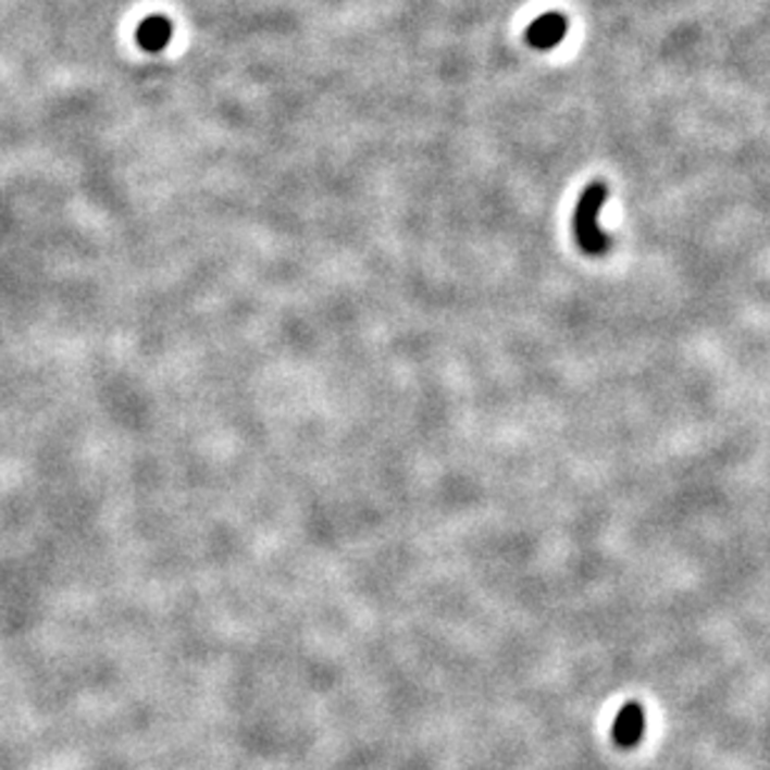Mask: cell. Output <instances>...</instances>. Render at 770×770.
Listing matches in <instances>:
<instances>
[{"label": "cell", "mask_w": 770, "mask_h": 770, "mask_svg": "<svg viewBox=\"0 0 770 770\" xmlns=\"http://www.w3.org/2000/svg\"><path fill=\"white\" fill-rule=\"evenodd\" d=\"M173 38V23L165 15H148L146 21H140L136 30L138 46L148 50V53H161Z\"/></svg>", "instance_id": "cell-4"}, {"label": "cell", "mask_w": 770, "mask_h": 770, "mask_svg": "<svg viewBox=\"0 0 770 770\" xmlns=\"http://www.w3.org/2000/svg\"><path fill=\"white\" fill-rule=\"evenodd\" d=\"M608 183L603 181H593L588 186L583 188L581 196H578L575 211H573V236L578 248L583 250L585 256L598 258L606 256L610 246H613V240L606 231L600 228L598 218L603 213V206H606L608 200Z\"/></svg>", "instance_id": "cell-1"}, {"label": "cell", "mask_w": 770, "mask_h": 770, "mask_svg": "<svg viewBox=\"0 0 770 770\" xmlns=\"http://www.w3.org/2000/svg\"><path fill=\"white\" fill-rule=\"evenodd\" d=\"M643 735H646V708H643L638 700H628L616 713L610 738H613L618 748L633 750L638 748Z\"/></svg>", "instance_id": "cell-2"}, {"label": "cell", "mask_w": 770, "mask_h": 770, "mask_svg": "<svg viewBox=\"0 0 770 770\" xmlns=\"http://www.w3.org/2000/svg\"><path fill=\"white\" fill-rule=\"evenodd\" d=\"M568 15L550 11L543 13L538 18L531 21L529 30H525V44L533 50H554L560 40H566L568 36Z\"/></svg>", "instance_id": "cell-3"}]
</instances>
